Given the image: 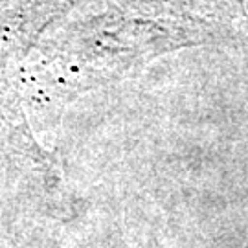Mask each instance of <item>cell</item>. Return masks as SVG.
<instances>
[{"mask_svg":"<svg viewBox=\"0 0 248 248\" xmlns=\"http://www.w3.org/2000/svg\"><path fill=\"white\" fill-rule=\"evenodd\" d=\"M180 0H85L39 37L28 90L68 98L124 79L162 53L199 43Z\"/></svg>","mask_w":248,"mask_h":248,"instance_id":"cell-1","label":"cell"}]
</instances>
